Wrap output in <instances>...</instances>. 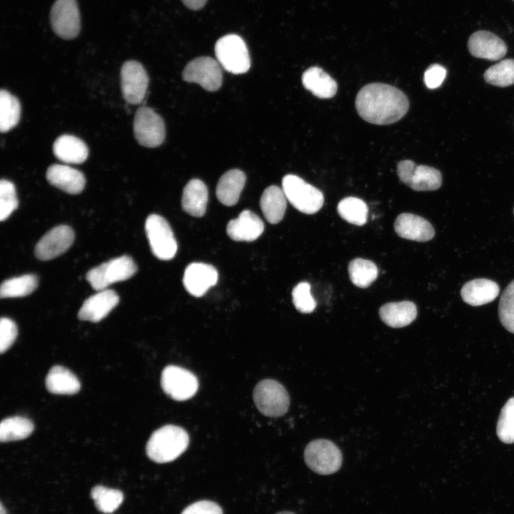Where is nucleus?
<instances>
[{
    "label": "nucleus",
    "mask_w": 514,
    "mask_h": 514,
    "mask_svg": "<svg viewBox=\"0 0 514 514\" xmlns=\"http://www.w3.org/2000/svg\"><path fill=\"white\" fill-rule=\"evenodd\" d=\"M18 207L14 184L7 180L1 179L0 181V220L4 221Z\"/></svg>",
    "instance_id": "39"
},
{
    "label": "nucleus",
    "mask_w": 514,
    "mask_h": 514,
    "mask_svg": "<svg viewBox=\"0 0 514 514\" xmlns=\"http://www.w3.org/2000/svg\"><path fill=\"white\" fill-rule=\"evenodd\" d=\"M446 76V69L443 66L435 64L430 65L425 71L424 82L428 89L439 87Z\"/></svg>",
    "instance_id": "42"
},
{
    "label": "nucleus",
    "mask_w": 514,
    "mask_h": 514,
    "mask_svg": "<svg viewBox=\"0 0 514 514\" xmlns=\"http://www.w3.org/2000/svg\"><path fill=\"white\" fill-rule=\"evenodd\" d=\"M91 495L96 508L104 513H111L115 511L124 499L121 491L102 485H96L93 488Z\"/></svg>",
    "instance_id": "35"
},
{
    "label": "nucleus",
    "mask_w": 514,
    "mask_h": 514,
    "mask_svg": "<svg viewBox=\"0 0 514 514\" xmlns=\"http://www.w3.org/2000/svg\"><path fill=\"white\" fill-rule=\"evenodd\" d=\"M38 286V278L26 274L4 281L0 288V296L4 298L24 297L31 294Z\"/></svg>",
    "instance_id": "32"
},
{
    "label": "nucleus",
    "mask_w": 514,
    "mask_h": 514,
    "mask_svg": "<svg viewBox=\"0 0 514 514\" xmlns=\"http://www.w3.org/2000/svg\"><path fill=\"white\" fill-rule=\"evenodd\" d=\"M253 398L259 411L269 417L284 415L290 405V398L286 388L272 379L260 381L253 390Z\"/></svg>",
    "instance_id": "6"
},
{
    "label": "nucleus",
    "mask_w": 514,
    "mask_h": 514,
    "mask_svg": "<svg viewBox=\"0 0 514 514\" xmlns=\"http://www.w3.org/2000/svg\"><path fill=\"white\" fill-rule=\"evenodd\" d=\"M163 390L176 400H186L193 397L198 388L196 376L191 371L173 365L163 368L161 376Z\"/></svg>",
    "instance_id": "11"
},
{
    "label": "nucleus",
    "mask_w": 514,
    "mask_h": 514,
    "mask_svg": "<svg viewBox=\"0 0 514 514\" xmlns=\"http://www.w3.org/2000/svg\"><path fill=\"white\" fill-rule=\"evenodd\" d=\"M358 115L377 125L393 124L402 119L409 108L405 94L398 88L382 83L364 86L356 98Z\"/></svg>",
    "instance_id": "1"
},
{
    "label": "nucleus",
    "mask_w": 514,
    "mask_h": 514,
    "mask_svg": "<svg viewBox=\"0 0 514 514\" xmlns=\"http://www.w3.org/2000/svg\"><path fill=\"white\" fill-rule=\"evenodd\" d=\"M498 438L505 443H514V397L503 407L497 423Z\"/></svg>",
    "instance_id": "37"
},
{
    "label": "nucleus",
    "mask_w": 514,
    "mask_h": 514,
    "mask_svg": "<svg viewBox=\"0 0 514 514\" xmlns=\"http://www.w3.org/2000/svg\"><path fill=\"white\" fill-rule=\"evenodd\" d=\"M292 298L296 308L302 313H310L316 306V302L311 293V286L307 282L299 283L294 287Z\"/></svg>",
    "instance_id": "40"
},
{
    "label": "nucleus",
    "mask_w": 514,
    "mask_h": 514,
    "mask_svg": "<svg viewBox=\"0 0 514 514\" xmlns=\"http://www.w3.org/2000/svg\"><path fill=\"white\" fill-rule=\"evenodd\" d=\"M188 443L189 437L183 428L166 425L152 433L147 442L146 452L154 462L168 463L181 455Z\"/></svg>",
    "instance_id": "2"
},
{
    "label": "nucleus",
    "mask_w": 514,
    "mask_h": 514,
    "mask_svg": "<svg viewBox=\"0 0 514 514\" xmlns=\"http://www.w3.org/2000/svg\"><path fill=\"white\" fill-rule=\"evenodd\" d=\"M303 86L320 99H329L335 96L338 89L336 81L321 68L313 66L302 75Z\"/></svg>",
    "instance_id": "27"
},
{
    "label": "nucleus",
    "mask_w": 514,
    "mask_h": 514,
    "mask_svg": "<svg viewBox=\"0 0 514 514\" xmlns=\"http://www.w3.org/2000/svg\"><path fill=\"white\" fill-rule=\"evenodd\" d=\"M282 188L287 200L302 213L313 214L323 204L322 192L298 176L286 175L282 179Z\"/></svg>",
    "instance_id": "4"
},
{
    "label": "nucleus",
    "mask_w": 514,
    "mask_h": 514,
    "mask_svg": "<svg viewBox=\"0 0 514 514\" xmlns=\"http://www.w3.org/2000/svg\"><path fill=\"white\" fill-rule=\"evenodd\" d=\"M246 175L239 169H231L221 176L216 186V194L225 206L235 205L246 183Z\"/></svg>",
    "instance_id": "24"
},
{
    "label": "nucleus",
    "mask_w": 514,
    "mask_h": 514,
    "mask_svg": "<svg viewBox=\"0 0 514 514\" xmlns=\"http://www.w3.org/2000/svg\"><path fill=\"white\" fill-rule=\"evenodd\" d=\"M307 465L321 475H329L339 470L342 464V454L336 444L326 439L310 442L304 451Z\"/></svg>",
    "instance_id": "8"
},
{
    "label": "nucleus",
    "mask_w": 514,
    "mask_h": 514,
    "mask_svg": "<svg viewBox=\"0 0 514 514\" xmlns=\"http://www.w3.org/2000/svg\"><path fill=\"white\" fill-rule=\"evenodd\" d=\"M394 229L400 237L419 242L428 241L435 235L433 227L427 220L408 213H401L396 218Z\"/></svg>",
    "instance_id": "20"
},
{
    "label": "nucleus",
    "mask_w": 514,
    "mask_h": 514,
    "mask_svg": "<svg viewBox=\"0 0 514 514\" xmlns=\"http://www.w3.org/2000/svg\"><path fill=\"white\" fill-rule=\"evenodd\" d=\"M338 213L348 223L363 226L367 221L368 209L366 203L356 197L343 198L338 204Z\"/></svg>",
    "instance_id": "34"
},
{
    "label": "nucleus",
    "mask_w": 514,
    "mask_h": 514,
    "mask_svg": "<svg viewBox=\"0 0 514 514\" xmlns=\"http://www.w3.org/2000/svg\"><path fill=\"white\" fill-rule=\"evenodd\" d=\"M278 514H295V513H291V512H288V511H285V512L279 513H278Z\"/></svg>",
    "instance_id": "46"
},
{
    "label": "nucleus",
    "mask_w": 514,
    "mask_h": 514,
    "mask_svg": "<svg viewBox=\"0 0 514 514\" xmlns=\"http://www.w3.org/2000/svg\"><path fill=\"white\" fill-rule=\"evenodd\" d=\"M263 230L262 220L248 210L243 211L238 218L231 220L226 227L228 236L236 241H253L261 235Z\"/></svg>",
    "instance_id": "21"
},
{
    "label": "nucleus",
    "mask_w": 514,
    "mask_h": 514,
    "mask_svg": "<svg viewBox=\"0 0 514 514\" xmlns=\"http://www.w3.org/2000/svg\"><path fill=\"white\" fill-rule=\"evenodd\" d=\"M348 273L355 286L365 288L377 278L378 271L373 261L357 258L349 263Z\"/></svg>",
    "instance_id": "33"
},
{
    "label": "nucleus",
    "mask_w": 514,
    "mask_h": 514,
    "mask_svg": "<svg viewBox=\"0 0 514 514\" xmlns=\"http://www.w3.org/2000/svg\"><path fill=\"white\" fill-rule=\"evenodd\" d=\"M397 173L403 183L417 191L437 190L442 183V176L438 170L425 165H416L410 160L400 161Z\"/></svg>",
    "instance_id": "12"
},
{
    "label": "nucleus",
    "mask_w": 514,
    "mask_h": 514,
    "mask_svg": "<svg viewBox=\"0 0 514 514\" xmlns=\"http://www.w3.org/2000/svg\"><path fill=\"white\" fill-rule=\"evenodd\" d=\"M145 231L153 254L160 260L172 259L178 246L168 221L157 214L149 215L145 222Z\"/></svg>",
    "instance_id": "7"
},
{
    "label": "nucleus",
    "mask_w": 514,
    "mask_h": 514,
    "mask_svg": "<svg viewBox=\"0 0 514 514\" xmlns=\"http://www.w3.org/2000/svg\"><path fill=\"white\" fill-rule=\"evenodd\" d=\"M136 271L137 266L133 258L124 255L91 268L87 272L86 278L94 290L99 291L106 289L112 283L130 278Z\"/></svg>",
    "instance_id": "3"
},
{
    "label": "nucleus",
    "mask_w": 514,
    "mask_h": 514,
    "mask_svg": "<svg viewBox=\"0 0 514 514\" xmlns=\"http://www.w3.org/2000/svg\"><path fill=\"white\" fill-rule=\"evenodd\" d=\"M148 76L138 61L128 60L121 69V86L124 99L131 104H139L146 98Z\"/></svg>",
    "instance_id": "14"
},
{
    "label": "nucleus",
    "mask_w": 514,
    "mask_h": 514,
    "mask_svg": "<svg viewBox=\"0 0 514 514\" xmlns=\"http://www.w3.org/2000/svg\"><path fill=\"white\" fill-rule=\"evenodd\" d=\"M484 79L487 83L500 87L514 84V59H504L490 66L484 73Z\"/></svg>",
    "instance_id": "36"
},
{
    "label": "nucleus",
    "mask_w": 514,
    "mask_h": 514,
    "mask_svg": "<svg viewBox=\"0 0 514 514\" xmlns=\"http://www.w3.org/2000/svg\"><path fill=\"white\" fill-rule=\"evenodd\" d=\"M468 48L472 56L490 61L502 59L508 50L500 38L488 31L473 33L468 39Z\"/></svg>",
    "instance_id": "18"
},
{
    "label": "nucleus",
    "mask_w": 514,
    "mask_h": 514,
    "mask_svg": "<svg viewBox=\"0 0 514 514\" xmlns=\"http://www.w3.org/2000/svg\"><path fill=\"white\" fill-rule=\"evenodd\" d=\"M18 334L15 322L9 318L0 320V352L4 353L14 342Z\"/></svg>",
    "instance_id": "41"
},
{
    "label": "nucleus",
    "mask_w": 514,
    "mask_h": 514,
    "mask_svg": "<svg viewBox=\"0 0 514 514\" xmlns=\"http://www.w3.org/2000/svg\"><path fill=\"white\" fill-rule=\"evenodd\" d=\"M46 176L50 184L70 194L81 193L86 183L84 173L67 165H51Z\"/></svg>",
    "instance_id": "19"
},
{
    "label": "nucleus",
    "mask_w": 514,
    "mask_h": 514,
    "mask_svg": "<svg viewBox=\"0 0 514 514\" xmlns=\"http://www.w3.org/2000/svg\"><path fill=\"white\" fill-rule=\"evenodd\" d=\"M215 54L220 65L230 73L244 74L250 69L251 60L246 44L236 34L220 38L215 45Z\"/></svg>",
    "instance_id": "5"
},
{
    "label": "nucleus",
    "mask_w": 514,
    "mask_h": 514,
    "mask_svg": "<svg viewBox=\"0 0 514 514\" xmlns=\"http://www.w3.org/2000/svg\"><path fill=\"white\" fill-rule=\"evenodd\" d=\"M34 428L32 421L25 417L4 418L0 424V440L9 442L26 438L33 432Z\"/></svg>",
    "instance_id": "30"
},
{
    "label": "nucleus",
    "mask_w": 514,
    "mask_h": 514,
    "mask_svg": "<svg viewBox=\"0 0 514 514\" xmlns=\"http://www.w3.org/2000/svg\"><path fill=\"white\" fill-rule=\"evenodd\" d=\"M119 297L115 291H99L86 299L79 309L78 317L82 321L99 322L116 306Z\"/></svg>",
    "instance_id": "17"
},
{
    "label": "nucleus",
    "mask_w": 514,
    "mask_h": 514,
    "mask_svg": "<svg viewBox=\"0 0 514 514\" xmlns=\"http://www.w3.org/2000/svg\"><path fill=\"white\" fill-rule=\"evenodd\" d=\"M514 1V0H513Z\"/></svg>",
    "instance_id": "48"
},
{
    "label": "nucleus",
    "mask_w": 514,
    "mask_h": 514,
    "mask_svg": "<svg viewBox=\"0 0 514 514\" xmlns=\"http://www.w3.org/2000/svg\"><path fill=\"white\" fill-rule=\"evenodd\" d=\"M133 133L140 145L148 148L157 147L165 139V124L162 117L151 108L142 106L135 114Z\"/></svg>",
    "instance_id": "9"
},
{
    "label": "nucleus",
    "mask_w": 514,
    "mask_h": 514,
    "mask_svg": "<svg viewBox=\"0 0 514 514\" xmlns=\"http://www.w3.org/2000/svg\"><path fill=\"white\" fill-rule=\"evenodd\" d=\"M74 240V232L70 226H56L45 233L36 243L35 255L41 261L53 259L68 250Z\"/></svg>",
    "instance_id": "15"
},
{
    "label": "nucleus",
    "mask_w": 514,
    "mask_h": 514,
    "mask_svg": "<svg viewBox=\"0 0 514 514\" xmlns=\"http://www.w3.org/2000/svg\"><path fill=\"white\" fill-rule=\"evenodd\" d=\"M181 514H223L221 507L210 500H201L186 508Z\"/></svg>",
    "instance_id": "43"
},
{
    "label": "nucleus",
    "mask_w": 514,
    "mask_h": 514,
    "mask_svg": "<svg viewBox=\"0 0 514 514\" xmlns=\"http://www.w3.org/2000/svg\"><path fill=\"white\" fill-rule=\"evenodd\" d=\"M46 386L51 393L72 395L79 391L81 383L70 370L64 366H54L46 376Z\"/></svg>",
    "instance_id": "28"
},
{
    "label": "nucleus",
    "mask_w": 514,
    "mask_h": 514,
    "mask_svg": "<svg viewBox=\"0 0 514 514\" xmlns=\"http://www.w3.org/2000/svg\"><path fill=\"white\" fill-rule=\"evenodd\" d=\"M498 313L503 327L514 333V280L508 284L501 295Z\"/></svg>",
    "instance_id": "38"
},
{
    "label": "nucleus",
    "mask_w": 514,
    "mask_h": 514,
    "mask_svg": "<svg viewBox=\"0 0 514 514\" xmlns=\"http://www.w3.org/2000/svg\"><path fill=\"white\" fill-rule=\"evenodd\" d=\"M207 0H182L186 7L191 10H198L201 9Z\"/></svg>",
    "instance_id": "44"
},
{
    "label": "nucleus",
    "mask_w": 514,
    "mask_h": 514,
    "mask_svg": "<svg viewBox=\"0 0 514 514\" xmlns=\"http://www.w3.org/2000/svg\"><path fill=\"white\" fill-rule=\"evenodd\" d=\"M382 321L392 328H402L411 323L417 316V308L411 301L391 302L379 309Z\"/></svg>",
    "instance_id": "26"
},
{
    "label": "nucleus",
    "mask_w": 514,
    "mask_h": 514,
    "mask_svg": "<svg viewBox=\"0 0 514 514\" xmlns=\"http://www.w3.org/2000/svg\"><path fill=\"white\" fill-rule=\"evenodd\" d=\"M218 281V271L210 264L192 263L185 269L183 283L191 295L200 297L204 295Z\"/></svg>",
    "instance_id": "16"
},
{
    "label": "nucleus",
    "mask_w": 514,
    "mask_h": 514,
    "mask_svg": "<svg viewBox=\"0 0 514 514\" xmlns=\"http://www.w3.org/2000/svg\"><path fill=\"white\" fill-rule=\"evenodd\" d=\"M286 196L282 188L271 186L263 192L260 206L266 219L272 224L280 222L286 208Z\"/></svg>",
    "instance_id": "29"
},
{
    "label": "nucleus",
    "mask_w": 514,
    "mask_h": 514,
    "mask_svg": "<svg viewBox=\"0 0 514 514\" xmlns=\"http://www.w3.org/2000/svg\"><path fill=\"white\" fill-rule=\"evenodd\" d=\"M513 211H514V209H513Z\"/></svg>",
    "instance_id": "47"
},
{
    "label": "nucleus",
    "mask_w": 514,
    "mask_h": 514,
    "mask_svg": "<svg viewBox=\"0 0 514 514\" xmlns=\"http://www.w3.org/2000/svg\"><path fill=\"white\" fill-rule=\"evenodd\" d=\"M21 116V105L19 99L8 91H0V131L8 132L19 123Z\"/></svg>",
    "instance_id": "31"
},
{
    "label": "nucleus",
    "mask_w": 514,
    "mask_h": 514,
    "mask_svg": "<svg viewBox=\"0 0 514 514\" xmlns=\"http://www.w3.org/2000/svg\"><path fill=\"white\" fill-rule=\"evenodd\" d=\"M208 198V193L206 184L201 180L191 179L183 191L182 208L191 216L201 217L206 212Z\"/></svg>",
    "instance_id": "25"
},
{
    "label": "nucleus",
    "mask_w": 514,
    "mask_h": 514,
    "mask_svg": "<svg viewBox=\"0 0 514 514\" xmlns=\"http://www.w3.org/2000/svg\"><path fill=\"white\" fill-rule=\"evenodd\" d=\"M0 514H6V511L2 503H1V506H0Z\"/></svg>",
    "instance_id": "45"
},
{
    "label": "nucleus",
    "mask_w": 514,
    "mask_h": 514,
    "mask_svg": "<svg viewBox=\"0 0 514 514\" xmlns=\"http://www.w3.org/2000/svg\"><path fill=\"white\" fill-rule=\"evenodd\" d=\"M182 77L184 81L199 84L208 91H215L222 84L220 64L209 56L198 57L187 64Z\"/></svg>",
    "instance_id": "13"
},
{
    "label": "nucleus",
    "mask_w": 514,
    "mask_h": 514,
    "mask_svg": "<svg viewBox=\"0 0 514 514\" xmlns=\"http://www.w3.org/2000/svg\"><path fill=\"white\" fill-rule=\"evenodd\" d=\"M500 288L497 283L487 278H476L463 285L460 294L463 300L473 306H479L494 301Z\"/></svg>",
    "instance_id": "22"
},
{
    "label": "nucleus",
    "mask_w": 514,
    "mask_h": 514,
    "mask_svg": "<svg viewBox=\"0 0 514 514\" xmlns=\"http://www.w3.org/2000/svg\"><path fill=\"white\" fill-rule=\"evenodd\" d=\"M53 31L64 39L76 38L81 30V17L76 0H56L49 16Z\"/></svg>",
    "instance_id": "10"
},
{
    "label": "nucleus",
    "mask_w": 514,
    "mask_h": 514,
    "mask_svg": "<svg viewBox=\"0 0 514 514\" xmlns=\"http://www.w3.org/2000/svg\"><path fill=\"white\" fill-rule=\"evenodd\" d=\"M53 152L61 161L79 164L86 160L89 148L81 138L73 135L64 134L55 140Z\"/></svg>",
    "instance_id": "23"
}]
</instances>
